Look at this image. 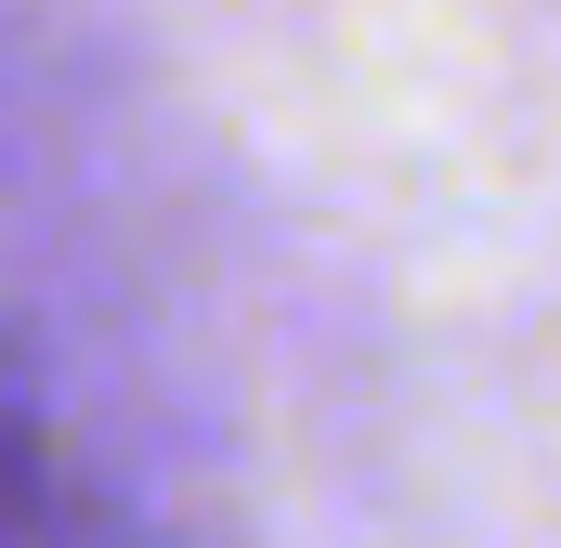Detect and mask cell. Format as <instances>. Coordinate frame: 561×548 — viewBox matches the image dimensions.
Returning a JSON list of instances; mask_svg holds the SVG:
<instances>
[{"label": "cell", "mask_w": 561, "mask_h": 548, "mask_svg": "<svg viewBox=\"0 0 561 548\" xmlns=\"http://www.w3.org/2000/svg\"><path fill=\"white\" fill-rule=\"evenodd\" d=\"M0 548H170L13 353H0Z\"/></svg>", "instance_id": "1"}]
</instances>
